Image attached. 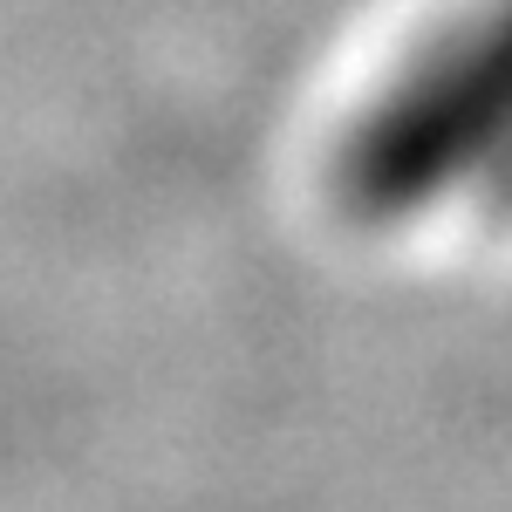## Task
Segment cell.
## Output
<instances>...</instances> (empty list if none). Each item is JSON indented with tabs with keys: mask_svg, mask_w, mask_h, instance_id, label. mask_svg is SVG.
<instances>
[{
	"mask_svg": "<svg viewBox=\"0 0 512 512\" xmlns=\"http://www.w3.org/2000/svg\"><path fill=\"white\" fill-rule=\"evenodd\" d=\"M342 198L369 226L485 198L512 212V0L451 14L342 137Z\"/></svg>",
	"mask_w": 512,
	"mask_h": 512,
	"instance_id": "cell-1",
	"label": "cell"
}]
</instances>
